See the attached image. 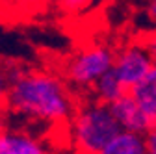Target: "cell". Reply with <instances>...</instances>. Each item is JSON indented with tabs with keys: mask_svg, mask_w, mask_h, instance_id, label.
<instances>
[{
	"mask_svg": "<svg viewBox=\"0 0 156 154\" xmlns=\"http://www.w3.org/2000/svg\"><path fill=\"white\" fill-rule=\"evenodd\" d=\"M6 108L11 119L41 124H65L76 110L67 80L48 71H21L11 82Z\"/></svg>",
	"mask_w": 156,
	"mask_h": 154,
	"instance_id": "cell-1",
	"label": "cell"
},
{
	"mask_svg": "<svg viewBox=\"0 0 156 154\" xmlns=\"http://www.w3.org/2000/svg\"><path fill=\"white\" fill-rule=\"evenodd\" d=\"M119 130L110 104L97 99L76 106L69 121L71 141L78 154H99Z\"/></svg>",
	"mask_w": 156,
	"mask_h": 154,
	"instance_id": "cell-2",
	"label": "cell"
},
{
	"mask_svg": "<svg viewBox=\"0 0 156 154\" xmlns=\"http://www.w3.org/2000/svg\"><path fill=\"white\" fill-rule=\"evenodd\" d=\"M115 52L101 43H93L78 50L65 65V80L74 89L91 91L104 72L113 67Z\"/></svg>",
	"mask_w": 156,
	"mask_h": 154,
	"instance_id": "cell-3",
	"label": "cell"
},
{
	"mask_svg": "<svg viewBox=\"0 0 156 154\" xmlns=\"http://www.w3.org/2000/svg\"><path fill=\"white\" fill-rule=\"evenodd\" d=\"M154 65H156V60L151 54L149 47L145 45V41H140V43H132L117 52L112 69L130 91L136 84H140L151 72Z\"/></svg>",
	"mask_w": 156,
	"mask_h": 154,
	"instance_id": "cell-4",
	"label": "cell"
},
{
	"mask_svg": "<svg viewBox=\"0 0 156 154\" xmlns=\"http://www.w3.org/2000/svg\"><path fill=\"white\" fill-rule=\"evenodd\" d=\"M0 154H52V150L34 130L9 124L0 134Z\"/></svg>",
	"mask_w": 156,
	"mask_h": 154,
	"instance_id": "cell-5",
	"label": "cell"
},
{
	"mask_svg": "<svg viewBox=\"0 0 156 154\" xmlns=\"http://www.w3.org/2000/svg\"><path fill=\"white\" fill-rule=\"evenodd\" d=\"M112 113L115 121L119 123L121 130H130V132H138V134H145L151 130V126L154 124V121L151 119V115L140 106V102L134 99V95L128 91L125 93L121 99H117L115 102L110 104Z\"/></svg>",
	"mask_w": 156,
	"mask_h": 154,
	"instance_id": "cell-6",
	"label": "cell"
},
{
	"mask_svg": "<svg viewBox=\"0 0 156 154\" xmlns=\"http://www.w3.org/2000/svg\"><path fill=\"white\" fill-rule=\"evenodd\" d=\"M99 154H149L145 136L130 130H119Z\"/></svg>",
	"mask_w": 156,
	"mask_h": 154,
	"instance_id": "cell-7",
	"label": "cell"
},
{
	"mask_svg": "<svg viewBox=\"0 0 156 154\" xmlns=\"http://www.w3.org/2000/svg\"><path fill=\"white\" fill-rule=\"evenodd\" d=\"M91 93H93V99L106 102V104H112L117 99H121L125 93H128V87L121 82V78L115 74V71L110 69L108 72H104L97 80V84L91 87Z\"/></svg>",
	"mask_w": 156,
	"mask_h": 154,
	"instance_id": "cell-8",
	"label": "cell"
},
{
	"mask_svg": "<svg viewBox=\"0 0 156 154\" xmlns=\"http://www.w3.org/2000/svg\"><path fill=\"white\" fill-rule=\"evenodd\" d=\"M130 93L140 102V106L151 115V119L156 123V65L140 84H136L130 89Z\"/></svg>",
	"mask_w": 156,
	"mask_h": 154,
	"instance_id": "cell-9",
	"label": "cell"
},
{
	"mask_svg": "<svg viewBox=\"0 0 156 154\" xmlns=\"http://www.w3.org/2000/svg\"><path fill=\"white\" fill-rule=\"evenodd\" d=\"M52 4L63 15H80L93 4V0H52Z\"/></svg>",
	"mask_w": 156,
	"mask_h": 154,
	"instance_id": "cell-10",
	"label": "cell"
},
{
	"mask_svg": "<svg viewBox=\"0 0 156 154\" xmlns=\"http://www.w3.org/2000/svg\"><path fill=\"white\" fill-rule=\"evenodd\" d=\"M17 72H19V67H9V65L0 63V104H6L11 82H13Z\"/></svg>",
	"mask_w": 156,
	"mask_h": 154,
	"instance_id": "cell-11",
	"label": "cell"
},
{
	"mask_svg": "<svg viewBox=\"0 0 156 154\" xmlns=\"http://www.w3.org/2000/svg\"><path fill=\"white\" fill-rule=\"evenodd\" d=\"M8 4H13L17 8H24V9H41L45 8L48 2H52V0H6Z\"/></svg>",
	"mask_w": 156,
	"mask_h": 154,
	"instance_id": "cell-12",
	"label": "cell"
},
{
	"mask_svg": "<svg viewBox=\"0 0 156 154\" xmlns=\"http://www.w3.org/2000/svg\"><path fill=\"white\" fill-rule=\"evenodd\" d=\"M145 143H147V152L149 154H156V123L145 134Z\"/></svg>",
	"mask_w": 156,
	"mask_h": 154,
	"instance_id": "cell-13",
	"label": "cell"
},
{
	"mask_svg": "<svg viewBox=\"0 0 156 154\" xmlns=\"http://www.w3.org/2000/svg\"><path fill=\"white\" fill-rule=\"evenodd\" d=\"M11 124V115L6 108V104H0V134Z\"/></svg>",
	"mask_w": 156,
	"mask_h": 154,
	"instance_id": "cell-14",
	"label": "cell"
},
{
	"mask_svg": "<svg viewBox=\"0 0 156 154\" xmlns=\"http://www.w3.org/2000/svg\"><path fill=\"white\" fill-rule=\"evenodd\" d=\"M143 41H145V45L149 47V50H151V54L154 56V60H156V30H154V32H152V33H151L149 37H145V39H143Z\"/></svg>",
	"mask_w": 156,
	"mask_h": 154,
	"instance_id": "cell-15",
	"label": "cell"
},
{
	"mask_svg": "<svg viewBox=\"0 0 156 154\" xmlns=\"http://www.w3.org/2000/svg\"><path fill=\"white\" fill-rule=\"evenodd\" d=\"M147 13H149L151 19L156 21V0H149L147 2Z\"/></svg>",
	"mask_w": 156,
	"mask_h": 154,
	"instance_id": "cell-16",
	"label": "cell"
}]
</instances>
